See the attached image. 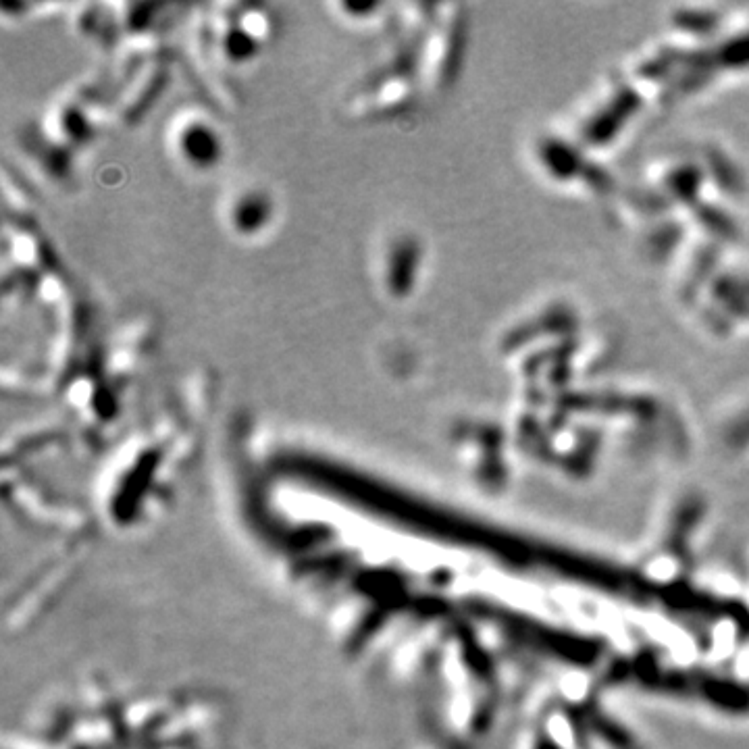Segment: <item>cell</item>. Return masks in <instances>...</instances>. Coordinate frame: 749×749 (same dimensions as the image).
<instances>
[{
  "label": "cell",
  "instance_id": "6da1fadb",
  "mask_svg": "<svg viewBox=\"0 0 749 749\" xmlns=\"http://www.w3.org/2000/svg\"><path fill=\"white\" fill-rule=\"evenodd\" d=\"M171 146L175 157L196 171L211 169L221 157L219 129L204 117H188L179 123Z\"/></svg>",
  "mask_w": 749,
  "mask_h": 749
}]
</instances>
